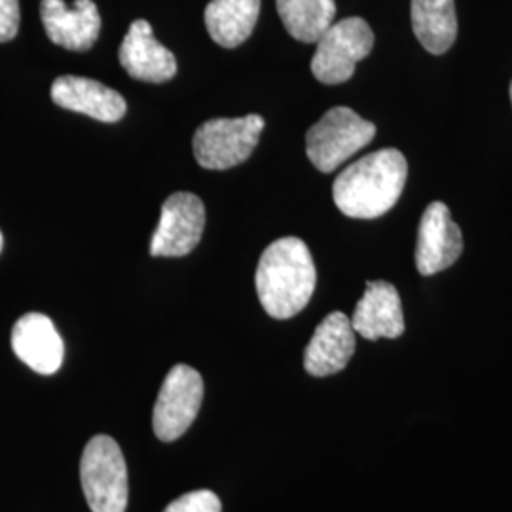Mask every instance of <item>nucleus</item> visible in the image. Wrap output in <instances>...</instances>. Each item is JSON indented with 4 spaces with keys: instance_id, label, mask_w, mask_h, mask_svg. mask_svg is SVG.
Wrapping results in <instances>:
<instances>
[{
    "instance_id": "obj_12",
    "label": "nucleus",
    "mask_w": 512,
    "mask_h": 512,
    "mask_svg": "<svg viewBox=\"0 0 512 512\" xmlns=\"http://www.w3.org/2000/svg\"><path fill=\"white\" fill-rule=\"evenodd\" d=\"M355 353V330L342 311L329 313L313 332L304 351V368L315 378L332 376L348 366Z\"/></svg>"
},
{
    "instance_id": "obj_5",
    "label": "nucleus",
    "mask_w": 512,
    "mask_h": 512,
    "mask_svg": "<svg viewBox=\"0 0 512 512\" xmlns=\"http://www.w3.org/2000/svg\"><path fill=\"white\" fill-rule=\"evenodd\" d=\"M264 126L260 114L209 120L194 133V156L205 169L236 167L255 152Z\"/></svg>"
},
{
    "instance_id": "obj_8",
    "label": "nucleus",
    "mask_w": 512,
    "mask_h": 512,
    "mask_svg": "<svg viewBox=\"0 0 512 512\" xmlns=\"http://www.w3.org/2000/svg\"><path fill=\"white\" fill-rule=\"evenodd\" d=\"M205 205L196 194L177 192L165 200L150 241L152 256L190 255L203 236Z\"/></svg>"
},
{
    "instance_id": "obj_21",
    "label": "nucleus",
    "mask_w": 512,
    "mask_h": 512,
    "mask_svg": "<svg viewBox=\"0 0 512 512\" xmlns=\"http://www.w3.org/2000/svg\"><path fill=\"white\" fill-rule=\"evenodd\" d=\"M0 251H2V234H0Z\"/></svg>"
},
{
    "instance_id": "obj_6",
    "label": "nucleus",
    "mask_w": 512,
    "mask_h": 512,
    "mask_svg": "<svg viewBox=\"0 0 512 512\" xmlns=\"http://www.w3.org/2000/svg\"><path fill=\"white\" fill-rule=\"evenodd\" d=\"M311 59V73L321 84H344L359 61L374 48V33L365 19L348 18L332 23L319 38Z\"/></svg>"
},
{
    "instance_id": "obj_16",
    "label": "nucleus",
    "mask_w": 512,
    "mask_h": 512,
    "mask_svg": "<svg viewBox=\"0 0 512 512\" xmlns=\"http://www.w3.org/2000/svg\"><path fill=\"white\" fill-rule=\"evenodd\" d=\"M412 29L429 54H446L458 37L454 0H412Z\"/></svg>"
},
{
    "instance_id": "obj_3",
    "label": "nucleus",
    "mask_w": 512,
    "mask_h": 512,
    "mask_svg": "<svg viewBox=\"0 0 512 512\" xmlns=\"http://www.w3.org/2000/svg\"><path fill=\"white\" fill-rule=\"evenodd\" d=\"M82 492L92 512H126L128 465L122 448L109 435H95L80 459Z\"/></svg>"
},
{
    "instance_id": "obj_10",
    "label": "nucleus",
    "mask_w": 512,
    "mask_h": 512,
    "mask_svg": "<svg viewBox=\"0 0 512 512\" xmlns=\"http://www.w3.org/2000/svg\"><path fill=\"white\" fill-rule=\"evenodd\" d=\"M40 18L48 38L71 52H88L101 33V16L93 0H42Z\"/></svg>"
},
{
    "instance_id": "obj_18",
    "label": "nucleus",
    "mask_w": 512,
    "mask_h": 512,
    "mask_svg": "<svg viewBox=\"0 0 512 512\" xmlns=\"http://www.w3.org/2000/svg\"><path fill=\"white\" fill-rule=\"evenodd\" d=\"M275 4L289 35L306 44L323 37L336 16L334 0H275Z\"/></svg>"
},
{
    "instance_id": "obj_1",
    "label": "nucleus",
    "mask_w": 512,
    "mask_h": 512,
    "mask_svg": "<svg viewBox=\"0 0 512 512\" xmlns=\"http://www.w3.org/2000/svg\"><path fill=\"white\" fill-rule=\"evenodd\" d=\"M408 164L401 150L384 148L346 167L334 181L336 207L351 219H378L403 194Z\"/></svg>"
},
{
    "instance_id": "obj_11",
    "label": "nucleus",
    "mask_w": 512,
    "mask_h": 512,
    "mask_svg": "<svg viewBox=\"0 0 512 512\" xmlns=\"http://www.w3.org/2000/svg\"><path fill=\"white\" fill-rule=\"evenodd\" d=\"M118 59L124 71L141 82L164 84L177 74L175 55L156 40L145 19L131 23L128 35L122 40Z\"/></svg>"
},
{
    "instance_id": "obj_22",
    "label": "nucleus",
    "mask_w": 512,
    "mask_h": 512,
    "mask_svg": "<svg viewBox=\"0 0 512 512\" xmlns=\"http://www.w3.org/2000/svg\"><path fill=\"white\" fill-rule=\"evenodd\" d=\"M511 101H512V82H511Z\"/></svg>"
},
{
    "instance_id": "obj_15",
    "label": "nucleus",
    "mask_w": 512,
    "mask_h": 512,
    "mask_svg": "<svg viewBox=\"0 0 512 512\" xmlns=\"http://www.w3.org/2000/svg\"><path fill=\"white\" fill-rule=\"evenodd\" d=\"M55 105L95 118L99 122H118L124 118L126 99L105 84L82 76H59L52 84Z\"/></svg>"
},
{
    "instance_id": "obj_14",
    "label": "nucleus",
    "mask_w": 512,
    "mask_h": 512,
    "mask_svg": "<svg viewBox=\"0 0 512 512\" xmlns=\"http://www.w3.org/2000/svg\"><path fill=\"white\" fill-rule=\"evenodd\" d=\"M351 327L365 340L399 338L404 332V315L395 285L387 281H368L365 294L353 311Z\"/></svg>"
},
{
    "instance_id": "obj_2",
    "label": "nucleus",
    "mask_w": 512,
    "mask_h": 512,
    "mask_svg": "<svg viewBox=\"0 0 512 512\" xmlns=\"http://www.w3.org/2000/svg\"><path fill=\"white\" fill-rule=\"evenodd\" d=\"M256 293L274 319H291L310 304L317 272L308 245L298 238L274 241L258 260Z\"/></svg>"
},
{
    "instance_id": "obj_9",
    "label": "nucleus",
    "mask_w": 512,
    "mask_h": 512,
    "mask_svg": "<svg viewBox=\"0 0 512 512\" xmlns=\"http://www.w3.org/2000/svg\"><path fill=\"white\" fill-rule=\"evenodd\" d=\"M463 253V234L442 202L427 205L421 215L416 247V268L421 275H435L450 268Z\"/></svg>"
},
{
    "instance_id": "obj_7",
    "label": "nucleus",
    "mask_w": 512,
    "mask_h": 512,
    "mask_svg": "<svg viewBox=\"0 0 512 512\" xmlns=\"http://www.w3.org/2000/svg\"><path fill=\"white\" fill-rule=\"evenodd\" d=\"M203 401V380L196 368L175 365L160 387L152 425L162 442L181 439L196 420Z\"/></svg>"
},
{
    "instance_id": "obj_4",
    "label": "nucleus",
    "mask_w": 512,
    "mask_h": 512,
    "mask_svg": "<svg viewBox=\"0 0 512 512\" xmlns=\"http://www.w3.org/2000/svg\"><path fill=\"white\" fill-rule=\"evenodd\" d=\"M376 137V126L348 107H334L308 129L306 152L321 173H332Z\"/></svg>"
},
{
    "instance_id": "obj_20",
    "label": "nucleus",
    "mask_w": 512,
    "mask_h": 512,
    "mask_svg": "<svg viewBox=\"0 0 512 512\" xmlns=\"http://www.w3.org/2000/svg\"><path fill=\"white\" fill-rule=\"evenodd\" d=\"M19 21V0H0V42L16 38Z\"/></svg>"
},
{
    "instance_id": "obj_19",
    "label": "nucleus",
    "mask_w": 512,
    "mask_h": 512,
    "mask_svg": "<svg viewBox=\"0 0 512 512\" xmlns=\"http://www.w3.org/2000/svg\"><path fill=\"white\" fill-rule=\"evenodd\" d=\"M164 512H222V503L211 490H196L171 501Z\"/></svg>"
},
{
    "instance_id": "obj_17",
    "label": "nucleus",
    "mask_w": 512,
    "mask_h": 512,
    "mask_svg": "<svg viewBox=\"0 0 512 512\" xmlns=\"http://www.w3.org/2000/svg\"><path fill=\"white\" fill-rule=\"evenodd\" d=\"M260 0H211L205 8V27L222 48H238L253 35Z\"/></svg>"
},
{
    "instance_id": "obj_13",
    "label": "nucleus",
    "mask_w": 512,
    "mask_h": 512,
    "mask_svg": "<svg viewBox=\"0 0 512 512\" xmlns=\"http://www.w3.org/2000/svg\"><path fill=\"white\" fill-rule=\"evenodd\" d=\"M12 349L31 370L55 374L65 357V346L52 319L44 313H27L12 329Z\"/></svg>"
}]
</instances>
